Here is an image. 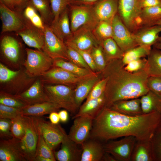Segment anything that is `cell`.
Here are the masks:
<instances>
[{"mask_svg":"<svg viewBox=\"0 0 161 161\" xmlns=\"http://www.w3.org/2000/svg\"><path fill=\"white\" fill-rule=\"evenodd\" d=\"M52 150L46 143L42 134L38 130V139L36 156H41L49 159L52 161H55L56 160Z\"/></svg>","mask_w":161,"mask_h":161,"instance_id":"obj_40","label":"cell"},{"mask_svg":"<svg viewBox=\"0 0 161 161\" xmlns=\"http://www.w3.org/2000/svg\"><path fill=\"white\" fill-rule=\"evenodd\" d=\"M142 9L155 6H161V0H140Z\"/></svg>","mask_w":161,"mask_h":161,"instance_id":"obj_53","label":"cell"},{"mask_svg":"<svg viewBox=\"0 0 161 161\" xmlns=\"http://www.w3.org/2000/svg\"><path fill=\"white\" fill-rule=\"evenodd\" d=\"M154 161H161V120L151 139Z\"/></svg>","mask_w":161,"mask_h":161,"instance_id":"obj_39","label":"cell"},{"mask_svg":"<svg viewBox=\"0 0 161 161\" xmlns=\"http://www.w3.org/2000/svg\"><path fill=\"white\" fill-rule=\"evenodd\" d=\"M11 120L0 118V139H8L13 137L11 131Z\"/></svg>","mask_w":161,"mask_h":161,"instance_id":"obj_49","label":"cell"},{"mask_svg":"<svg viewBox=\"0 0 161 161\" xmlns=\"http://www.w3.org/2000/svg\"><path fill=\"white\" fill-rule=\"evenodd\" d=\"M25 129L20 140L21 148L27 161H34L36 154L38 129L35 117L21 115Z\"/></svg>","mask_w":161,"mask_h":161,"instance_id":"obj_5","label":"cell"},{"mask_svg":"<svg viewBox=\"0 0 161 161\" xmlns=\"http://www.w3.org/2000/svg\"><path fill=\"white\" fill-rule=\"evenodd\" d=\"M144 69L148 76L161 77V50L153 48L147 56Z\"/></svg>","mask_w":161,"mask_h":161,"instance_id":"obj_32","label":"cell"},{"mask_svg":"<svg viewBox=\"0 0 161 161\" xmlns=\"http://www.w3.org/2000/svg\"><path fill=\"white\" fill-rule=\"evenodd\" d=\"M102 161H117V160L112 155L105 151Z\"/></svg>","mask_w":161,"mask_h":161,"instance_id":"obj_59","label":"cell"},{"mask_svg":"<svg viewBox=\"0 0 161 161\" xmlns=\"http://www.w3.org/2000/svg\"><path fill=\"white\" fill-rule=\"evenodd\" d=\"M29 0H14L16 10H22Z\"/></svg>","mask_w":161,"mask_h":161,"instance_id":"obj_56","label":"cell"},{"mask_svg":"<svg viewBox=\"0 0 161 161\" xmlns=\"http://www.w3.org/2000/svg\"><path fill=\"white\" fill-rule=\"evenodd\" d=\"M131 161H154L151 140L137 139L131 158Z\"/></svg>","mask_w":161,"mask_h":161,"instance_id":"obj_27","label":"cell"},{"mask_svg":"<svg viewBox=\"0 0 161 161\" xmlns=\"http://www.w3.org/2000/svg\"><path fill=\"white\" fill-rule=\"evenodd\" d=\"M100 44L106 62L112 60L122 58L124 52L112 38L103 40L100 42Z\"/></svg>","mask_w":161,"mask_h":161,"instance_id":"obj_33","label":"cell"},{"mask_svg":"<svg viewBox=\"0 0 161 161\" xmlns=\"http://www.w3.org/2000/svg\"><path fill=\"white\" fill-rule=\"evenodd\" d=\"M90 53L98 72H101L105 68L107 62L100 44L94 47Z\"/></svg>","mask_w":161,"mask_h":161,"instance_id":"obj_42","label":"cell"},{"mask_svg":"<svg viewBox=\"0 0 161 161\" xmlns=\"http://www.w3.org/2000/svg\"><path fill=\"white\" fill-rule=\"evenodd\" d=\"M49 26L55 34L64 42L72 37V33L67 8L61 13L57 20L52 21Z\"/></svg>","mask_w":161,"mask_h":161,"instance_id":"obj_24","label":"cell"},{"mask_svg":"<svg viewBox=\"0 0 161 161\" xmlns=\"http://www.w3.org/2000/svg\"><path fill=\"white\" fill-rule=\"evenodd\" d=\"M69 6L70 25L72 33L83 26L92 30L99 22L92 5L70 4Z\"/></svg>","mask_w":161,"mask_h":161,"instance_id":"obj_6","label":"cell"},{"mask_svg":"<svg viewBox=\"0 0 161 161\" xmlns=\"http://www.w3.org/2000/svg\"><path fill=\"white\" fill-rule=\"evenodd\" d=\"M0 17L1 21V34L14 32H17L25 27L26 20L22 10H13L0 1Z\"/></svg>","mask_w":161,"mask_h":161,"instance_id":"obj_10","label":"cell"},{"mask_svg":"<svg viewBox=\"0 0 161 161\" xmlns=\"http://www.w3.org/2000/svg\"><path fill=\"white\" fill-rule=\"evenodd\" d=\"M0 1L11 10H16L14 0H0Z\"/></svg>","mask_w":161,"mask_h":161,"instance_id":"obj_58","label":"cell"},{"mask_svg":"<svg viewBox=\"0 0 161 161\" xmlns=\"http://www.w3.org/2000/svg\"><path fill=\"white\" fill-rule=\"evenodd\" d=\"M112 20L99 21L92 30L93 34L100 44L105 39L112 38Z\"/></svg>","mask_w":161,"mask_h":161,"instance_id":"obj_37","label":"cell"},{"mask_svg":"<svg viewBox=\"0 0 161 161\" xmlns=\"http://www.w3.org/2000/svg\"><path fill=\"white\" fill-rule=\"evenodd\" d=\"M0 161H27L21 145L20 140L14 137L0 139Z\"/></svg>","mask_w":161,"mask_h":161,"instance_id":"obj_16","label":"cell"},{"mask_svg":"<svg viewBox=\"0 0 161 161\" xmlns=\"http://www.w3.org/2000/svg\"><path fill=\"white\" fill-rule=\"evenodd\" d=\"M140 0H118V15L132 32L140 28V18L142 10Z\"/></svg>","mask_w":161,"mask_h":161,"instance_id":"obj_7","label":"cell"},{"mask_svg":"<svg viewBox=\"0 0 161 161\" xmlns=\"http://www.w3.org/2000/svg\"><path fill=\"white\" fill-rule=\"evenodd\" d=\"M64 42L66 44L90 52L94 47L100 44L92 30L85 26L82 27L73 32L72 37Z\"/></svg>","mask_w":161,"mask_h":161,"instance_id":"obj_14","label":"cell"},{"mask_svg":"<svg viewBox=\"0 0 161 161\" xmlns=\"http://www.w3.org/2000/svg\"><path fill=\"white\" fill-rule=\"evenodd\" d=\"M100 73L85 79L75 88V99L78 108L83 101L87 98L94 86L101 79Z\"/></svg>","mask_w":161,"mask_h":161,"instance_id":"obj_28","label":"cell"},{"mask_svg":"<svg viewBox=\"0 0 161 161\" xmlns=\"http://www.w3.org/2000/svg\"><path fill=\"white\" fill-rule=\"evenodd\" d=\"M21 115L11 120V131L13 137L20 140L23 138L25 134V129Z\"/></svg>","mask_w":161,"mask_h":161,"instance_id":"obj_44","label":"cell"},{"mask_svg":"<svg viewBox=\"0 0 161 161\" xmlns=\"http://www.w3.org/2000/svg\"><path fill=\"white\" fill-rule=\"evenodd\" d=\"M60 149L54 152L55 159L58 161H80L82 149L78 144L71 140L66 134L63 140Z\"/></svg>","mask_w":161,"mask_h":161,"instance_id":"obj_20","label":"cell"},{"mask_svg":"<svg viewBox=\"0 0 161 161\" xmlns=\"http://www.w3.org/2000/svg\"><path fill=\"white\" fill-rule=\"evenodd\" d=\"M68 136L78 145H81L89 137L94 119L86 116H79L73 119Z\"/></svg>","mask_w":161,"mask_h":161,"instance_id":"obj_15","label":"cell"},{"mask_svg":"<svg viewBox=\"0 0 161 161\" xmlns=\"http://www.w3.org/2000/svg\"><path fill=\"white\" fill-rule=\"evenodd\" d=\"M42 50L53 59L60 58L69 61L66 44L55 34L49 26L46 25Z\"/></svg>","mask_w":161,"mask_h":161,"instance_id":"obj_11","label":"cell"},{"mask_svg":"<svg viewBox=\"0 0 161 161\" xmlns=\"http://www.w3.org/2000/svg\"><path fill=\"white\" fill-rule=\"evenodd\" d=\"M0 50L2 56L7 60L13 63L19 61L21 55V45L14 36L3 35L1 38Z\"/></svg>","mask_w":161,"mask_h":161,"instance_id":"obj_18","label":"cell"},{"mask_svg":"<svg viewBox=\"0 0 161 161\" xmlns=\"http://www.w3.org/2000/svg\"><path fill=\"white\" fill-rule=\"evenodd\" d=\"M161 120V113L156 112L131 116L105 106L93 120L89 138L106 142L133 136L137 139L151 140Z\"/></svg>","mask_w":161,"mask_h":161,"instance_id":"obj_1","label":"cell"},{"mask_svg":"<svg viewBox=\"0 0 161 161\" xmlns=\"http://www.w3.org/2000/svg\"><path fill=\"white\" fill-rule=\"evenodd\" d=\"M53 66L60 68L81 77H91L97 75L100 73L95 72L91 70L80 67L70 61L62 59H53Z\"/></svg>","mask_w":161,"mask_h":161,"instance_id":"obj_30","label":"cell"},{"mask_svg":"<svg viewBox=\"0 0 161 161\" xmlns=\"http://www.w3.org/2000/svg\"><path fill=\"white\" fill-rule=\"evenodd\" d=\"M44 91L49 102L57 105L70 112L76 113L78 107L75 102L74 89L62 84H46L43 85Z\"/></svg>","mask_w":161,"mask_h":161,"instance_id":"obj_3","label":"cell"},{"mask_svg":"<svg viewBox=\"0 0 161 161\" xmlns=\"http://www.w3.org/2000/svg\"><path fill=\"white\" fill-rule=\"evenodd\" d=\"M161 20V6H155L143 9L140 18L142 27L155 25Z\"/></svg>","mask_w":161,"mask_h":161,"instance_id":"obj_34","label":"cell"},{"mask_svg":"<svg viewBox=\"0 0 161 161\" xmlns=\"http://www.w3.org/2000/svg\"><path fill=\"white\" fill-rule=\"evenodd\" d=\"M151 48L138 46L127 50L124 53L121 61L125 66L134 60L144 58L150 53Z\"/></svg>","mask_w":161,"mask_h":161,"instance_id":"obj_36","label":"cell"},{"mask_svg":"<svg viewBox=\"0 0 161 161\" xmlns=\"http://www.w3.org/2000/svg\"><path fill=\"white\" fill-rule=\"evenodd\" d=\"M147 85L149 90L161 97V77L149 76Z\"/></svg>","mask_w":161,"mask_h":161,"instance_id":"obj_50","label":"cell"},{"mask_svg":"<svg viewBox=\"0 0 161 161\" xmlns=\"http://www.w3.org/2000/svg\"><path fill=\"white\" fill-rule=\"evenodd\" d=\"M49 118L50 122L52 124H57L59 123L60 120L58 113L54 112L49 114Z\"/></svg>","mask_w":161,"mask_h":161,"instance_id":"obj_55","label":"cell"},{"mask_svg":"<svg viewBox=\"0 0 161 161\" xmlns=\"http://www.w3.org/2000/svg\"><path fill=\"white\" fill-rule=\"evenodd\" d=\"M108 78L102 77L94 86L89 95L86 98V101L100 97L105 90Z\"/></svg>","mask_w":161,"mask_h":161,"instance_id":"obj_45","label":"cell"},{"mask_svg":"<svg viewBox=\"0 0 161 161\" xmlns=\"http://www.w3.org/2000/svg\"><path fill=\"white\" fill-rule=\"evenodd\" d=\"M67 45L73 48L80 53L90 69L93 71L95 72H99L97 71L95 63L89 52L79 49L75 46L72 45Z\"/></svg>","mask_w":161,"mask_h":161,"instance_id":"obj_52","label":"cell"},{"mask_svg":"<svg viewBox=\"0 0 161 161\" xmlns=\"http://www.w3.org/2000/svg\"><path fill=\"white\" fill-rule=\"evenodd\" d=\"M118 0H101L92 5L98 21L112 20L118 11Z\"/></svg>","mask_w":161,"mask_h":161,"instance_id":"obj_23","label":"cell"},{"mask_svg":"<svg viewBox=\"0 0 161 161\" xmlns=\"http://www.w3.org/2000/svg\"><path fill=\"white\" fill-rule=\"evenodd\" d=\"M60 108L55 104L47 101L32 105H27L21 109L22 115L33 117H41L58 112Z\"/></svg>","mask_w":161,"mask_h":161,"instance_id":"obj_29","label":"cell"},{"mask_svg":"<svg viewBox=\"0 0 161 161\" xmlns=\"http://www.w3.org/2000/svg\"><path fill=\"white\" fill-rule=\"evenodd\" d=\"M24 64L25 72L30 77L41 76L53 67L52 58L42 50L26 48Z\"/></svg>","mask_w":161,"mask_h":161,"instance_id":"obj_4","label":"cell"},{"mask_svg":"<svg viewBox=\"0 0 161 161\" xmlns=\"http://www.w3.org/2000/svg\"><path fill=\"white\" fill-rule=\"evenodd\" d=\"M25 20L24 27L16 33V34L20 37L28 47L42 50L44 42V31L35 27Z\"/></svg>","mask_w":161,"mask_h":161,"instance_id":"obj_17","label":"cell"},{"mask_svg":"<svg viewBox=\"0 0 161 161\" xmlns=\"http://www.w3.org/2000/svg\"><path fill=\"white\" fill-rule=\"evenodd\" d=\"M23 8L22 13L25 18L35 27L44 31L45 25L35 8L28 3Z\"/></svg>","mask_w":161,"mask_h":161,"instance_id":"obj_38","label":"cell"},{"mask_svg":"<svg viewBox=\"0 0 161 161\" xmlns=\"http://www.w3.org/2000/svg\"><path fill=\"white\" fill-rule=\"evenodd\" d=\"M121 59L107 61L101 72L102 77L108 78L104 92L105 106L107 107L119 100L140 97L149 91L147 85L148 76L145 69L129 72L125 69Z\"/></svg>","mask_w":161,"mask_h":161,"instance_id":"obj_2","label":"cell"},{"mask_svg":"<svg viewBox=\"0 0 161 161\" xmlns=\"http://www.w3.org/2000/svg\"><path fill=\"white\" fill-rule=\"evenodd\" d=\"M153 48L161 50V42H158L153 45Z\"/></svg>","mask_w":161,"mask_h":161,"instance_id":"obj_61","label":"cell"},{"mask_svg":"<svg viewBox=\"0 0 161 161\" xmlns=\"http://www.w3.org/2000/svg\"><path fill=\"white\" fill-rule=\"evenodd\" d=\"M0 104L21 109H23L27 105L15 95H12L3 91L0 92Z\"/></svg>","mask_w":161,"mask_h":161,"instance_id":"obj_41","label":"cell"},{"mask_svg":"<svg viewBox=\"0 0 161 161\" xmlns=\"http://www.w3.org/2000/svg\"><path fill=\"white\" fill-rule=\"evenodd\" d=\"M42 83L41 79H38L29 88L15 96L27 105L49 102Z\"/></svg>","mask_w":161,"mask_h":161,"instance_id":"obj_19","label":"cell"},{"mask_svg":"<svg viewBox=\"0 0 161 161\" xmlns=\"http://www.w3.org/2000/svg\"><path fill=\"white\" fill-rule=\"evenodd\" d=\"M27 3L33 6L39 13L45 25H51L53 16L48 0H29Z\"/></svg>","mask_w":161,"mask_h":161,"instance_id":"obj_35","label":"cell"},{"mask_svg":"<svg viewBox=\"0 0 161 161\" xmlns=\"http://www.w3.org/2000/svg\"><path fill=\"white\" fill-rule=\"evenodd\" d=\"M20 70H12L1 63L0 64V82L5 83L10 82L18 76Z\"/></svg>","mask_w":161,"mask_h":161,"instance_id":"obj_48","label":"cell"},{"mask_svg":"<svg viewBox=\"0 0 161 161\" xmlns=\"http://www.w3.org/2000/svg\"><path fill=\"white\" fill-rule=\"evenodd\" d=\"M53 16V21L57 19L60 15L72 4V0H49Z\"/></svg>","mask_w":161,"mask_h":161,"instance_id":"obj_43","label":"cell"},{"mask_svg":"<svg viewBox=\"0 0 161 161\" xmlns=\"http://www.w3.org/2000/svg\"><path fill=\"white\" fill-rule=\"evenodd\" d=\"M161 32V26L156 25L143 27L134 33L138 46L151 48L158 42Z\"/></svg>","mask_w":161,"mask_h":161,"instance_id":"obj_21","label":"cell"},{"mask_svg":"<svg viewBox=\"0 0 161 161\" xmlns=\"http://www.w3.org/2000/svg\"><path fill=\"white\" fill-rule=\"evenodd\" d=\"M34 161H52V160L37 155L35 157Z\"/></svg>","mask_w":161,"mask_h":161,"instance_id":"obj_60","label":"cell"},{"mask_svg":"<svg viewBox=\"0 0 161 161\" xmlns=\"http://www.w3.org/2000/svg\"><path fill=\"white\" fill-rule=\"evenodd\" d=\"M141 108L143 114L154 112L161 113V97L149 90L140 98Z\"/></svg>","mask_w":161,"mask_h":161,"instance_id":"obj_31","label":"cell"},{"mask_svg":"<svg viewBox=\"0 0 161 161\" xmlns=\"http://www.w3.org/2000/svg\"><path fill=\"white\" fill-rule=\"evenodd\" d=\"M21 109L0 104V118L13 119L22 114Z\"/></svg>","mask_w":161,"mask_h":161,"instance_id":"obj_47","label":"cell"},{"mask_svg":"<svg viewBox=\"0 0 161 161\" xmlns=\"http://www.w3.org/2000/svg\"><path fill=\"white\" fill-rule=\"evenodd\" d=\"M109 108L127 115L136 116L143 114L139 98L119 100L113 103Z\"/></svg>","mask_w":161,"mask_h":161,"instance_id":"obj_26","label":"cell"},{"mask_svg":"<svg viewBox=\"0 0 161 161\" xmlns=\"http://www.w3.org/2000/svg\"><path fill=\"white\" fill-rule=\"evenodd\" d=\"M101 0H72L71 4L92 5Z\"/></svg>","mask_w":161,"mask_h":161,"instance_id":"obj_54","label":"cell"},{"mask_svg":"<svg viewBox=\"0 0 161 161\" xmlns=\"http://www.w3.org/2000/svg\"><path fill=\"white\" fill-rule=\"evenodd\" d=\"M38 129L46 143L53 150L61 143L66 132L58 124H55L40 117H35Z\"/></svg>","mask_w":161,"mask_h":161,"instance_id":"obj_13","label":"cell"},{"mask_svg":"<svg viewBox=\"0 0 161 161\" xmlns=\"http://www.w3.org/2000/svg\"><path fill=\"white\" fill-rule=\"evenodd\" d=\"M58 113L60 121L63 123H65L67 121L68 114L67 110L65 109L61 110Z\"/></svg>","mask_w":161,"mask_h":161,"instance_id":"obj_57","label":"cell"},{"mask_svg":"<svg viewBox=\"0 0 161 161\" xmlns=\"http://www.w3.org/2000/svg\"><path fill=\"white\" fill-rule=\"evenodd\" d=\"M89 138L81 145L80 161H102L105 152L103 144L97 140Z\"/></svg>","mask_w":161,"mask_h":161,"instance_id":"obj_22","label":"cell"},{"mask_svg":"<svg viewBox=\"0 0 161 161\" xmlns=\"http://www.w3.org/2000/svg\"><path fill=\"white\" fill-rule=\"evenodd\" d=\"M159 25L161 26V20L157 21L155 25ZM158 42H161V36L159 37Z\"/></svg>","mask_w":161,"mask_h":161,"instance_id":"obj_62","label":"cell"},{"mask_svg":"<svg viewBox=\"0 0 161 161\" xmlns=\"http://www.w3.org/2000/svg\"><path fill=\"white\" fill-rule=\"evenodd\" d=\"M106 99L103 93L99 97L86 101L79 107L78 112L72 117V119L81 116H86L94 119L105 106Z\"/></svg>","mask_w":161,"mask_h":161,"instance_id":"obj_25","label":"cell"},{"mask_svg":"<svg viewBox=\"0 0 161 161\" xmlns=\"http://www.w3.org/2000/svg\"><path fill=\"white\" fill-rule=\"evenodd\" d=\"M112 38L124 53L129 49L138 46L134 33L131 32L117 14L112 21Z\"/></svg>","mask_w":161,"mask_h":161,"instance_id":"obj_12","label":"cell"},{"mask_svg":"<svg viewBox=\"0 0 161 161\" xmlns=\"http://www.w3.org/2000/svg\"><path fill=\"white\" fill-rule=\"evenodd\" d=\"M133 136H128L118 140L108 141L103 144L104 150L113 156L117 161H130L136 140Z\"/></svg>","mask_w":161,"mask_h":161,"instance_id":"obj_9","label":"cell"},{"mask_svg":"<svg viewBox=\"0 0 161 161\" xmlns=\"http://www.w3.org/2000/svg\"><path fill=\"white\" fill-rule=\"evenodd\" d=\"M146 61L145 58L134 60L125 65L124 68L130 72H136L144 69Z\"/></svg>","mask_w":161,"mask_h":161,"instance_id":"obj_51","label":"cell"},{"mask_svg":"<svg viewBox=\"0 0 161 161\" xmlns=\"http://www.w3.org/2000/svg\"><path fill=\"white\" fill-rule=\"evenodd\" d=\"M40 77L43 83L62 84L73 88H75L81 82L89 78L78 76L64 69L54 66Z\"/></svg>","mask_w":161,"mask_h":161,"instance_id":"obj_8","label":"cell"},{"mask_svg":"<svg viewBox=\"0 0 161 161\" xmlns=\"http://www.w3.org/2000/svg\"><path fill=\"white\" fill-rule=\"evenodd\" d=\"M66 45L69 61L80 67L91 70L81 55L78 51L72 47Z\"/></svg>","mask_w":161,"mask_h":161,"instance_id":"obj_46","label":"cell"}]
</instances>
